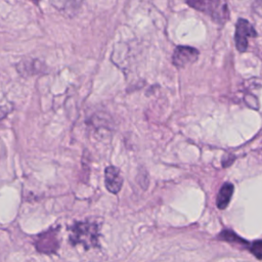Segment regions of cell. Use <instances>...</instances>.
<instances>
[{"label":"cell","instance_id":"6da1fadb","mask_svg":"<svg viewBox=\"0 0 262 262\" xmlns=\"http://www.w3.org/2000/svg\"><path fill=\"white\" fill-rule=\"evenodd\" d=\"M69 241L73 246L89 250L99 246V227L95 221H78L69 227Z\"/></svg>","mask_w":262,"mask_h":262},{"label":"cell","instance_id":"7a4b0ae2","mask_svg":"<svg viewBox=\"0 0 262 262\" xmlns=\"http://www.w3.org/2000/svg\"><path fill=\"white\" fill-rule=\"evenodd\" d=\"M191 8L208 15L218 25L225 24L229 18V9L226 0H185Z\"/></svg>","mask_w":262,"mask_h":262},{"label":"cell","instance_id":"3957f363","mask_svg":"<svg viewBox=\"0 0 262 262\" xmlns=\"http://www.w3.org/2000/svg\"><path fill=\"white\" fill-rule=\"evenodd\" d=\"M256 36L257 32L252 24L245 18H238L235 25L234 33V42L236 49L239 52H245L248 49L249 38H254Z\"/></svg>","mask_w":262,"mask_h":262},{"label":"cell","instance_id":"277c9868","mask_svg":"<svg viewBox=\"0 0 262 262\" xmlns=\"http://www.w3.org/2000/svg\"><path fill=\"white\" fill-rule=\"evenodd\" d=\"M59 248V238L56 229H50L37 236L36 249L40 253L54 254Z\"/></svg>","mask_w":262,"mask_h":262},{"label":"cell","instance_id":"5b68a950","mask_svg":"<svg viewBox=\"0 0 262 262\" xmlns=\"http://www.w3.org/2000/svg\"><path fill=\"white\" fill-rule=\"evenodd\" d=\"M199 54V50L193 47L179 45L173 52L172 62L176 68L182 69L188 64L193 63L198 59Z\"/></svg>","mask_w":262,"mask_h":262},{"label":"cell","instance_id":"8992f818","mask_svg":"<svg viewBox=\"0 0 262 262\" xmlns=\"http://www.w3.org/2000/svg\"><path fill=\"white\" fill-rule=\"evenodd\" d=\"M104 184L112 193H118L123 184V178L120 170L115 166L106 167L104 171Z\"/></svg>","mask_w":262,"mask_h":262},{"label":"cell","instance_id":"52a82bcc","mask_svg":"<svg viewBox=\"0 0 262 262\" xmlns=\"http://www.w3.org/2000/svg\"><path fill=\"white\" fill-rule=\"evenodd\" d=\"M51 5L55 7L58 11L67 14L68 16H73L77 13L78 8L82 0H49Z\"/></svg>","mask_w":262,"mask_h":262},{"label":"cell","instance_id":"ba28073f","mask_svg":"<svg viewBox=\"0 0 262 262\" xmlns=\"http://www.w3.org/2000/svg\"><path fill=\"white\" fill-rule=\"evenodd\" d=\"M43 64L38 59H27L17 63L16 69L23 76H32L41 72Z\"/></svg>","mask_w":262,"mask_h":262},{"label":"cell","instance_id":"9c48e42d","mask_svg":"<svg viewBox=\"0 0 262 262\" xmlns=\"http://www.w3.org/2000/svg\"><path fill=\"white\" fill-rule=\"evenodd\" d=\"M234 186L231 182H225L221 186V188L218 191L217 199H216V205L219 209H225L227 205L229 204L231 196L233 194Z\"/></svg>","mask_w":262,"mask_h":262},{"label":"cell","instance_id":"30bf717a","mask_svg":"<svg viewBox=\"0 0 262 262\" xmlns=\"http://www.w3.org/2000/svg\"><path fill=\"white\" fill-rule=\"evenodd\" d=\"M218 238H220L222 241H225L227 243L233 244V245L244 246L245 248H248V249H249V246H250L249 242L243 239L241 236H238L236 233H234L230 229H226V230H223L222 232H220L219 235H218Z\"/></svg>","mask_w":262,"mask_h":262},{"label":"cell","instance_id":"8fae6325","mask_svg":"<svg viewBox=\"0 0 262 262\" xmlns=\"http://www.w3.org/2000/svg\"><path fill=\"white\" fill-rule=\"evenodd\" d=\"M249 251L259 260L262 259V239H257L250 244Z\"/></svg>","mask_w":262,"mask_h":262},{"label":"cell","instance_id":"7c38bea8","mask_svg":"<svg viewBox=\"0 0 262 262\" xmlns=\"http://www.w3.org/2000/svg\"><path fill=\"white\" fill-rule=\"evenodd\" d=\"M11 111L10 107L6 106V105H0V120L3 119L4 117L7 116V114Z\"/></svg>","mask_w":262,"mask_h":262}]
</instances>
